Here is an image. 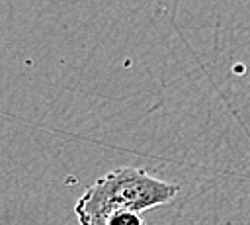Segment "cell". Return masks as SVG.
<instances>
[{
    "label": "cell",
    "mask_w": 250,
    "mask_h": 225,
    "mask_svg": "<svg viewBox=\"0 0 250 225\" xmlns=\"http://www.w3.org/2000/svg\"><path fill=\"white\" fill-rule=\"evenodd\" d=\"M105 225H146V223L137 211H117L107 219Z\"/></svg>",
    "instance_id": "obj_2"
},
{
    "label": "cell",
    "mask_w": 250,
    "mask_h": 225,
    "mask_svg": "<svg viewBox=\"0 0 250 225\" xmlns=\"http://www.w3.org/2000/svg\"><path fill=\"white\" fill-rule=\"evenodd\" d=\"M180 192L174 182L158 180L143 168L121 166L84 190L74 205L80 225H105L117 211H145L170 203Z\"/></svg>",
    "instance_id": "obj_1"
}]
</instances>
